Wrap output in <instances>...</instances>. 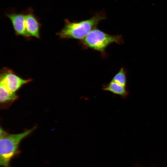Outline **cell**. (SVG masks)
Wrapping results in <instances>:
<instances>
[{"label": "cell", "instance_id": "5", "mask_svg": "<svg viewBox=\"0 0 167 167\" xmlns=\"http://www.w3.org/2000/svg\"><path fill=\"white\" fill-rule=\"evenodd\" d=\"M5 15L11 20L16 35L26 37H30L26 29L24 11L20 12L12 11L6 13Z\"/></svg>", "mask_w": 167, "mask_h": 167}, {"label": "cell", "instance_id": "1", "mask_svg": "<svg viewBox=\"0 0 167 167\" xmlns=\"http://www.w3.org/2000/svg\"><path fill=\"white\" fill-rule=\"evenodd\" d=\"M106 19L104 12L96 13L92 17L85 20L71 22L65 19L64 26L57 33L62 39H75L82 40L91 31L96 28L101 20Z\"/></svg>", "mask_w": 167, "mask_h": 167}, {"label": "cell", "instance_id": "7", "mask_svg": "<svg viewBox=\"0 0 167 167\" xmlns=\"http://www.w3.org/2000/svg\"><path fill=\"white\" fill-rule=\"evenodd\" d=\"M18 96L9 90L2 82L0 83V102L1 104L12 103L18 98Z\"/></svg>", "mask_w": 167, "mask_h": 167}, {"label": "cell", "instance_id": "6", "mask_svg": "<svg viewBox=\"0 0 167 167\" xmlns=\"http://www.w3.org/2000/svg\"><path fill=\"white\" fill-rule=\"evenodd\" d=\"M25 13V27L26 31L31 37L37 38L40 37V30L41 24L39 19L35 15L32 7H29L24 11Z\"/></svg>", "mask_w": 167, "mask_h": 167}, {"label": "cell", "instance_id": "9", "mask_svg": "<svg viewBox=\"0 0 167 167\" xmlns=\"http://www.w3.org/2000/svg\"><path fill=\"white\" fill-rule=\"evenodd\" d=\"M112 80L126 87V72L124 68L122 67L120 69Z\"/></svg>", "mask_w": 167, "mask_h": 167}, {"label": "cell", "instance_id": "8", "mask_svg": "<svg viewBox=\"0 0 167 167\" xmlns=\"http://www.w3.org/2000/svg\"><path fill=\"white\" fill-rule=\"evenodd\" d=\"M102 89L123 97L126 96L128 94L125 86L112 80L108 84L104 85Z\"/></svg>", "mask_w": 167, "mask_h": 167}, {"label": "cell", "instance_id": "3", "mask_svg": "<svg viewBox=\"0 0 167 167\" xmlns=\"http://www.w3.org/2000/svg\"><path fill=\"white\" fill-rule=\"evenodd\" d=\"M121 44L123 41L121 35H112L97 29L91 31L80 43L84 49L91 48L104 53L106 47L112 43Z\"/></svg>", "mask_w": 167, "mask_h": 167}, {"label": "cell", "instance_id": "2", "mask_svg": "<svg viewBox=\"0 0 167 167\" xmlns=\"http://www.w3.org/2000/svg\"><path fill=\"white\" fill-rule=\"evenodd\" d=\"M35 127L18 134H7L0 138V164L3 167H10V161L18 151L19 143L29 135Z\"/></svg>", "mask_w": 167, "mask_h": 167}, {"label": "cell", "instance_id": "4", "mask_svg": "<svg viewBox=\"0 0 167 167\" xmlns=\"http://www.w3.org/2000/svg\"><path fill=\"white\" fill-rule=\"evenodd\" d=\"M0 82L3 83L11 91L15 92L22 85L32 81L31 79H24L15 74L7 68L2 70L0 74Z\"/></svg>", "mask_w": 167, "mask_h": 167}]
</instances>
